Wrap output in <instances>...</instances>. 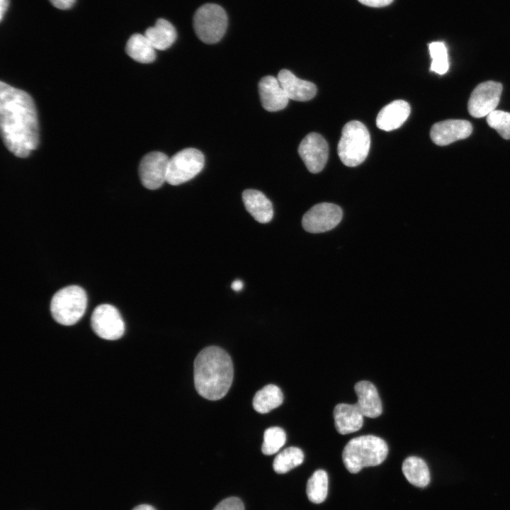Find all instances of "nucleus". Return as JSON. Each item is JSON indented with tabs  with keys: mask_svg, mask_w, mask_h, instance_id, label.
<instances>
[{
	"mask_svg": "<svg viewBox=\"0 0 510 510\" xmlns=\"http://www.w3.org/2000/svg\"><path fill=\"white\" fill-rule=\"evenodd\" d=\"M0 128L6 147L24 158L38 147L39 128L32 97L25 91L0 83Z\"/></svg>",
	"mask_w": 510,
	"mask_h": 510,
	"instance_id": "1",
	"label": "nucleus"
},
{
	"mask_svg": "<svg viewBox=\"0 0 510 510\" xmlns=\"http://www.w3.org/2000/svg\"><path fill=\"white\" fill-rule=\"evenodd\" d=\"M233 364L222 348H203L194 361V384L197 392L209 400H218L227 393L233 380Z\"/></svg>",
	"mask_w": 510,
	"mask_h": 510,
	"instance_id": "2",
	"label": "nucleus"
},
{
	"mask_svg": "<svg viewBox=\"0 0 510 510\" xmlns=\"http://www.w3.org/2000/svg\"><path fill=\"white\" fill-rule=\"evenodd\" d=\"M388 447L381 438L373 435L361 436L350 440L342 452L345 468L357 473L365 467L376 466L387 458Z\"/></svg>",
	"mask_w": 510,
	"mask_h": 510,
	"instance_id": "3",
	"label": "nucleus"
},
{
	"mask_svg": "<svg viewBox=\"0 0 510 510\" xmlns=\"http://www.w3.org/2000/svg\"><path fill=\"white\" fill-rule=\"evenodd\" d=\"M370 144L367 128L360 121L352 120L343 128L337 147L342 163L350 167L361 164L366 159Z\"/></svg>",
	"mask_w": 510,
	"mask_h": 510,
	"instance_id": "4",
	"label": "nucleus"
},
{
	"mask_svg": "<svg viewBox=\"0 0 510 510\" xmlns=\"http://www.w3.org/2000/svg\"><path fill=\"white\" fill-rule=\"evenodd\" d=\"M86 305L85 290L78 285H69L54 294L50 302V312L57 323L70 326L82 317Z\"/></svg>",
	"mask_w": 510,
	"mask_h": 510,
	"instance_id": "5",
	"label": "nucleus"
},
{
	"mask_svg": "<svg viewBox=\"0 0 510 510\" xmlns=\"http://www.w3.org/2000/svg\"><path fill=\"white\" fill-rule=\"evenodd\" d=\"M193 26L201 41L207 44L216 43L222 39L227 27L226 12L217 4H204L195 13Z\"/></svg>",
	"mask_w": 510,
	"mask_h": 510,
	"instance_id": "6",
	"label": "nucleus"
},
{
	"mask_svg": "<svg viewBox=\"0 0 510 510\" xmlns=\"http://www.w3.org/2000/svg\"><path fill=\"white\" fill-rule=\"evenodd\" d=\"M203 153L195 148L183 149L169 159L166 182L178 186L194 178L204 166Z\"/></svg>",
	"mask_w": 510,
	"mask_h": 510,
	"instance_id": "7",
	"label": "nucleus"
},
{
	"mask_svg": "<svg viewBox=\"0 0 510 510\" xmlns=\"http://www.w3.org/2000/svg\"><path fill=\"white\" fill-rule=\"evenodd\" d=\"M95 334L106 340L120 339L125 332L123 319L116 307L109 304L98 305L91 317Z\"/></svg>",
	"mask_w": 510,
	"mask_h": 510,
	"instance_id": "8",
	"label": "nucleus"
},
{
	"mask_svg": "<svg viewBox=\"0 0 510 510\" xmlns=\"http://www.w3.org/2000/svg\"><path fill=\"white\" fill-rule=\"evenodd\" d=\"M341 208L333 203H321L312 207L303 215L302 225L311 233H321L334 228L341 220Z\"/></svg>",
	"mask_w": 510,
	"mask_h": 510,
	"instance_id": "9",
	"label": "nucleus"
},
{
	"mask_svg": "<svg viewBox=\"0 0 510 510\" xmlns=\"http://www.w3.org/2000/svg\"><path fill=\"white\" fill-rule=\"evenodd\" d=\"M502 91V85L499 82L487 81L478 84L468 100V109L470 115L480 118L495 110Z\"/></svg>",
	"mask_w": 510,
	"mask_h": 510,
	"instance_id": "10",
	"label": "nucleus"
},
{
	"mask_svg": "<svg viewBox=\"0 0 510 510\" xmlns=\"http://www.w3.org/2000/svg\"><path fill=\"white\" fill-rule=\"evenodd\" d=\"M169 161V158L161 152H152L142 157L139 176L146 188L156 190L166 182Z\"/></svg>",
	"mask_w": 510,
	"mask_h": 510,
	"instance_id": "11",
	"label": "nucleus"
},
{
	"mask_svg": "<svg viewBox=\"0 0 510 510\" xmlns=\"http://www.w3.org/2000/svg\"><path fill=\"white\" fill-rule=\"evenodd\" d=\"M298 154L308 171L317 174L324 169L327 162L328 144L321 135L311 132L301 141L298 147Z\"/></svg>",
	"mask_w": 510,
	"mask_h": 510,
	"instance_id": "12",
	"label": "nucleus"
},
{
	"mask_svg": "<svg viewBox=\"0 0 510 510\" xmlns=\"http://www.w3.org/2000/svg\"><path fill=\"white\" fill-rule=\"evenodd\" d=\"M472 131L471 123L465 120H446L435 123L430 131L432 141L445 146L468 137Z\"/></svg>",
	"mask_w": 510,
	"mask_h": 510,
	"instance_id": "13",
	"label": "nucleus"
},
{
	"mask_svg": "<svg viewBox=\"0 0 510 510\" xmlns=\"http://www.w3.org/2000/svg\"><path fill=\"white\" fill-rule=\"evenodd\" d=\"M258 87L262 106L267 111H278L287 106L289 98L278 78L266 76L259 81Z\"/></svg>",
	"mask_w": 510,
	"mask_h": 510,
	"instance_id": "14",
	"label": "nucleus"
},
{
	"mask_svg": "<svg viewBox=\"0 0 510 510\" xmlns=\"http://www.w3.org/2000/svg\"><path fill=\"white\" fill-rule=\"evenodd\" d=\"M277 78L289 99L306 101L312 99L317 93V87L313 83L298 78L288 69H281Z\"/></svg>",
	"mask_w": 510,
	"mask_h": 510,
	"instance_id": "15",
	"label": "nucleus"
},
{
	"mask_svg": "<svg viewBox=\"0 0 510 510\" xmlns=\"http://www.w3.org/2000/svg\"><path fill=\"white\" fill-rule=\"evenodd\" d=\"M410 110V106L407 101H394L384 106L378 113L376 118L377 127L385 131L397 129L406 121Z\"/></svg>",
	"mask_w": 510,
	"mask_h": 510,
	"instance_id": "16",
	"label": "nucleus"
},
{
	"mask_svg": "<svg viewBox=\"0 0 510 510\" xmlns=\"http://www.w3.org/2000/svg\"><path fill=\"white\" fill-rule=\"evenodd\" d=\"M363 416L356 404L341 403L336 404L334 409L335 427L342 435L361 429L363 424Z\"/></svg>",
	"mask_w": 510,
	"mask_h": 510,
	"instance_id": "17",
	"label": "nucleus"
},
{
	"mask_svg": "<svg viewBox=\"0 0 510 510\" xmlns=\"http://www.w3.org/2000/svg\"><path fill=\"white\" fill-rule=\"evenodd\" d=\"M354 390L358 397L356 403L364 416L376 418L382 411V403L375 386L370 382H358Z\"/></svg>",
	"mask_w": 510,
	"mask_h": 510,
	"instance_id": "18",
	"label": "nucleus"
},
{
	"mask_svg": "<svg viewBox=\"0 0 510 510\" xmlns=\"http://www.w3.org/2000/svg\"><path fill=\"white\" fill-rule=\"evenodd\" d=\"M242 200L246 210L257 222L264 224L272 220L273 205L262 192L246 189L242 193Z\"/></svg>",
	"mask_w": 510,
	"mask_h": 510,
	"instance_id": "19",
	"label": "nucleus"
},
{
	"mask_svg": "<svg viewBox=\"0 0 510 510\" xmlns=\"http://www.w3.org/2000/svg\"><path fill=\"white\" fill-rule=\"evenodd\" d=\"M144 35L155 50H165L171 47L176 39L174 26L164 18L158 19L155 25L148 28Z\"/></svg>",
	"mask_w": 510,
	"mask_h": 510,
	"instance_id": "20",
	"label": "nucleus"
},
{
	"mask_svg": "<svg viewBox=\"0 0 510 510\" xmlns=\"http://www.w3.org/2000/svg\"><path fill=\"white\" fill-rule=\"evenodd\" d=\"M402 470L408 482L416 487H425L430 482L429 468L419 457L407 458L402 463Z\"/></svg>",
	"mask_w": 510,
	"mask_h": 510,
	"instance_id": "21",
	"label": "nucleus"
},
{
	"mask_svg": "<svg viewBox=\"0 0 510 510\" xmlns=\"http://www.w3.org/2000/svg\"><path fill=\"white\" fill-rule=\"evenodd\" d=\"M125 50L131 58L140 63H151L156 58V50L144 34L135 33L131 35L127 42Z\"/></svg>",
	"mask_w": 510,
	"mask_h": 510,
	"instance_id": "22",
	"label": "nucleus"
},
{
	"mask_svg": "<svg viewBox=\"0 0 510 510\" xmlns=\"http://www.w3.org/2000/svg\"><path fill=\"white\" fill-rule=\"evenodd\" d=\"M283 395L276 385L269 384L259 390L253 398V407L261 414H266L282 404Z\"/></svg>",
	"mask_w": 510,
	"mask_h": 510,
	"instance_id": "23",
	"label": "nucleus"
},
{
	"mask_svg": "<svg viewBox=\"0 0 510 510\" xmlns=\"http://www.w3.org/2000/svg\"><path fill=\"white\" fill-rule=\"evenodd\" d=\"M328 475L324 470H317L307 481L306 493L309 500L320 504L327 498L328 493Z\"/></svg>",
	"mask_w": 510,
	"mask_h": 510,
	"instance_id": "24",
	"label": "nucleus"
},
{
	"mask_svg": "<svg viewBox=\"0 0 510 510\" xmlns=\"http://www.w3.org/2000/svg\"><path fill=\"white\" fill-rule=\"evenodd\" d=\"M304 460L302 450L298 447L286 448L275 458L273 468L276 472L283 474L301 465Z\"/></svg>",
	"mask_w": 510,
	"mask_h": 510,
	"instance_id": "25",
	"label": "nucleus"
},
{
	"mask_svg": "<svg viewBox=\"0 0 510 510\" xmlns=\"http://www.w3.org/2000/svg\"><path fill=\"white\" fill-rule=\"evenodd\" d=\"M432 59L430 70L440 75L446 74L449 68L448 51L443 42H433L429 45Z\"/></svg>",
	"mask_w": 510,
	"mask_h": 510,
	"instance_id": "26",
	"label": "nucleus"
},
{
	"mask_svg": "<svg viewBox=\"0 0 510 510\" xmlns=\"http://www.w3.org/2000/svg\"><path fill=\"white\" fill-rule=\"evenodd\" d=\"M286 441L284 430L278 426L267 429L264 434V442L261 447L264 455H271L277 453Z\"/></svg>",
	"mask_w": 510,
	"mask_h": 510,
	"instance_id": "27",
	"label": "nucleus"
},
{
	"mask_svg": "<svg viewBox=\"0 0 510 510\" xmlns=\"http://www.w3.org/2000/svg\"><path fill=\"white\" fill-rule=\"evenodd\" d=\"M487 123L505 139H510V113L495 110L487 115Z\"/></svg>",
	"mask_w": 510,
	"mask_h": 510,
	"instance_id": "28",
	"label": "nucleus"
},
{
	"mask_svg": "<svg viewBox=\"0 0 510 510\" xmlns=\"http://www.w3.org/2000/svg\"><path fill=\"white\" fill-rule=\"evenodd\" d=\"M213 510H244V506L239 498L233 497L220 502Z\"/></svg>",
	"mask_w": 510,
	"mask_h": 510,
	"instance_id": "29",
	"label": "nucleus"
},
{
	"mask_svg": "<svg viewBox=\"0 0 510 510\" xmlns=\"http://www.w3.org/2000/svg\"><path fill=\"white\" fill-rule=\"evenodd\" d=\"M360 3L371 6V7H382L387 6L392 2L393 0H358Z\"/></svg>",
	"mask_w": 510,
	"mask_h": 510,
	"instance_id": "30",
	"label": "nucleus"
},
{
	"mask_svg": "<svg viewBox=\"0 0 510 510\" xmlns=\"http://www.w3.org/2000/svg\"><path fill=\"white\" fill-rule=\"evenodd\" d=\"M50 3L56 8L59 9H68L71 8L75 0H49Z\"/></svg>",
	"mask_w": 510,
	"mask_h": 510,
	"instance_id": "31",
	"label": "nucleus"
},
{
	"mask_svg": "<svg viewBox=\"0 0 510 510\" xmlns=\"http://www.w3.org/2000/svg\"><path fill=\"white\" fill-rule=\"evenodd\" d=\"M8 0H0V20L2 21L4 15L8 6Z\"/></svg>",
	"mask_w": 510,
	"mask_h": 510,
	"instance_id": "32",
	"label": "nucleus"
},
{
	"mask_svg": "<svg viewBox=\"0 0 510 510\" xmlns=\"http://www.w3.org/2000/svg\"><path fill=\"white\" fill-rule=\"evenodd\" d=\"M243 287H244V283L239 279H237V280H234L231 285L232 289L236 292H239V291L242 290Z\"/></svg>",
	"mask_w": 510,
	"mask_h": 510,
	"instance_id": "33",
	"label": "nucleus"
},
{
	"mask_svg": "<svg viewBox=\"0 0 510 510\" xmlns=\"http://www.w3.org/2000/svg\"><path fill=\"white\" fill-rule=\"evenodd\" d=\"M132 510H156L153 506L149 504H141L135 507Z\"/></svg>",
	"mask_w": 510,
	"mask_h": 510,
	"instance_id": "34",
	"label": "nucleus"
}]
</instances>
